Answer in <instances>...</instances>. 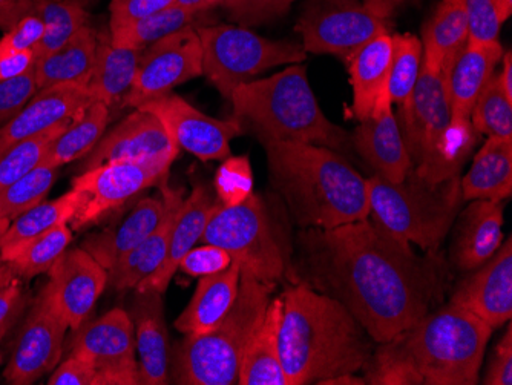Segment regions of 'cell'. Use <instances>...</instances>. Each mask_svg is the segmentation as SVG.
Instances as JSON below:
<instances>
[{
	"mask_svg": "<svg viewBox=\"0 0 512 385\" xmlns=\"http://www.w3.org/2000/svg\"><path fill=\"white\" fill-rule=\"evenodd\" d=\"M296 277L344 304L375 343H387L431 312L440 272L375 221L302 229Z\"/></svg>",
	"mask_w": 512,
	"mask_h": 385,
	"instance_id": "obj_1",
	"label": "cell"
},
{
	"mask_svg": "<svg viewBox=\"0 0 512 385\" xmlns=\"http://www.w3.org/2000/svg\"><path fill=\"white\" fill-rule=\"evenodd\" d=\"M491 329L479 316L450 301L379 344L365 364L373 385H474Z\"/></svg>",
	"mask_w": 512,
	"mask_h": 385,
	"instance_id": "obj_2",
	"label": "cell"
},
{
	"mask_svg": "<svg viewBox=\"0 0 512 385\" xmlns=\"http://www.w3.org/2000/svg\"><path fill=\"white\" fill-rule=\"evenodd\" d=\"M281 301L279 361L287 385L319 384L364 369L375 341L344 304L302 281L290 284Z\"/></svg>",
	"mask_w": 512,
	"mask_h": 385,
	"instance_id": "obj_3",
	"label": "cell"
},
{
	"mask_svg": "<svg viewBox=\"0 0 512 385\" xmlns=\"http://www.w3.org/2000/svg\"><path fill=\"white\" fill-rule=\"evenodd\" d=\"M270 183L302 229H333L370 215L367 180L339 152L299 142H261Z\"/></svg>",
	"mask_w": 512,
	"mask_h": 385,
	"instance_id": "obj_4",
	"label": "cell"
},
{
	"mask_svg": "<svg viewBox=\"0 0 512 385\" xmlns=\"http://www.w3.org/2000/svg\"><path fill=\"white\" fill-rule=\"evenodd\" d=\"M241 129L253 132L258 142H299L347 151L352 143L344 129L322 112L306 66H289L283 73L241 83L229 97Z\"/></svg>",
	"mask_w": 512,
	"mask_h": 385,
	"instance_id": "obj_5",
	"label": "cell"
},
{
	"mask_svg": "<svg viewBox=\"0 0 512 385\" xmlns=\"http://www.w3.org/2000/svg\"><path fill=\"white\" fill-rule=\"evenodd\" d=\"M370 215L391 237L436 254L463 205L460 175L431 185L411 169L399 183L379 175L367 180Z\"/></svg>",
	"mask_w": 512,
	"mask_h": 385,
	"instance_id": "obj_6",
	"label": "cell"
},
{
	"mask_svg": "<svg viewBox=\"0 0 512 385\" xmlns=\"http://www.w3.org/2000/svg\"><path fill=\"white\" fill-rule=\"evenodd\" d=\"M275 286L241 274L237 300L221 323L203 335H186L175 350L174 381L184 385L238 384L244 350L264 318Z\"/></svg>",
	"mask_w": 512,
	"mask_h": 385,
	"instance_id": "obj_7",
	"label": "cell"
},
{
	"mask_svg": "<svg viewBox=\"0 0 512 385\" xmlns=\"http://www.w3.org/2000/svg\"><path fill=\"white\" fill-rule=\"evenodd\" d=\"M203 243L215 244L240 264L241 274L263 283H299L292 247L260 194L235 206H218L207 221Z\"/></svg>",
	"mask_w": 512,
	"mask_h": 385,
	"instance_id": "obj_8",
	"label": "cell"
},
{
	"mask_svg": "<svg viewBox=\"0 0 512 385\" xmlns=\"http://www.w3.org/2000/svg\"><path fill=\"white\" fill-rule=\"evenodd\" d=\"M197 33L203 50V76L227 100L241 83L283 63L304 62L307 57L299 43L269 40L246 27L212 25L197 27Z\"/></svg>",
	"mask_w": 512,
	"mask_h": 385,
	"instance_id": "obj_9",
	"label": "cell"
},
{
	"mask_svg": "<svg viewBox=\"0 0 512 385\" xmlns=\"http://www.w3.org/2000/svg\"><path fill=\"white\" fill-rule=\"evenodd\" d=\"M171 166L168 160H117L80 172L73 180V189L79 192V208L69 223L76 231L96 224L126 201L168 178Z\"/></svg>",
	"mask_w": 512,
	"mask_h": 385,
	"instance_id": "obj_10",
	"label": "cell"
},
{
	"mask_svg": "<svg viewBox=\"0 0 512 385\" xmlns=\"http://www.w3.org/2000/svg\"><path fill=\"white\" fill-rule=\"evenodd\" d=\"M295 28L306 53L342 60L378 34L388 33L387 20L368 13L361 0H309Z\"/></svg>",
	"mask_w": 512,
	"mask_h": 385,
	"instance_id": "obj_11",
	"label": "cell"
},
{
	"mask_svg": "<svg viewBox=\"0 0 512 385\" xmlns=\"http://www.w3.org/2000/svg\"><path fill=\"white\" fill-rule=\"evenodd\" d=\"M200 76H203L200 36L197 28H183L143 50L134 83L120 106L140 108Z\"/></svg>",
	"mask_w": 512,
	"mask_h": 385,
	"instance_id": "obj_12",
	"label": "cell"
},
{
	"mask_svg": "<svg viewBox=\"0 0 512 385\" xmlns=\"http://www.w3.org/2000/svg\"><path fill=\"white\" fill-rule=\"evenodd\" d=\"M71 355L96 367L94 385H140L134 323L126 310L112 309L99 320L83 323L76 330Z\"/></svg>",
	"mask_w": 512,
	"mask_h": 385,
	"instance_id": "obj_13",
	"label": "cell"
},
{
	"mask_svg": "<svg viewBox=\"0 0 512 385\" xmlns=\"http://www.w3.org/2000/svg\"><path fill=\"white\" fill-rule=\"evenodd\" d=\"M66 321L43 287L20 330L10 361L4 370L8 384L30 385L53 372L62 359Z\"/></svg>",
	"mask_w": 512,
	"mask_h": 385,
	"instance_id": "obj_14",
	"label": "cell"
},
{
	"mask_svg": "<svg viewBox=\"0 0 512 385\" xmlns=\"http://www.w3.org/2000/svg\"><path fill=\"white\" fill-rule=\"evenodd\" d=\"M152 112L168 131L174 145L200 158L201 162L221 160L230 155V140L243 134L235 119L218 120L169 93L140 106Z\"/></svg>",
	"mask_w": 512,
	"mask_h": 385,
	"instance_id": "obj_15",
	"label": "cell"
},
{
	"mask_svg": "<svg viewBox=\"0 0 512 385\" xmlns=\"http://www.w3.org/2000/svg\"><path fill=\"white\" fill-rule=\"evenodd\" d=\"M48 274L46 289L54 307L69 329L76 332L108 286V270L83 247H76L66 249Z\"/></svg>",
	"mask_w": 512,
	"mask_h": 385,
	"instance_id": "obj_16",
	"label": "cell"
},
{
	"mask_svg": "<svg viewBox=\"0 0 512 385\" xmlns=\"http://www.w3.org/2000/svg\"><path fill=\"white\" fill-rule=\"evenodd\" d=\"M178 152L180 149L172 142L163 123L152 112L134 108V112L103 135L96 148L83 157L82 171L117 160H168L174 163Z\"/></svg>",
	"mask_w": 512,
	"mask_h": 385,
	"instance_id": "obj_17",
	"label": "cell"
},
{
	"mask_svg": "<svg viewBox=\"0 0 512 385\" xmlns=\"http://www.w3.org/2000/svg\"><path fill=\"white\" fill-rule=\"evenodd\" d=\"M399 117V126L414 166L453 120L444 71L422 59L413 96L404 109H399Z\"/></svg>",
	"mask_w": 512,
	"mask_h": 385,
	"instance_id": "obj_18",
	"label": "cell"
},
{
	"mask_svg": "<svg viewBox=\"0 0 512 385\" xmlns=\"http://www.w3.org/2000/svg\"><path fill=\"white\" fill-rule=\"evenodd\" d=\"M463 280L451 301L499 329L512 316V240L506 238L490 260Z\"/></svg>",
	"mask_w": 512,
	"mask_h": 385,
	"instance_id": "obj_19",
	"label": "cell"
},
{
	"mask_svg": "<svg viewBox=\"0 0 512 385\" xmlns=\"http://www.w3.org/2000/svg\"><path fill=\"white\" fill-rule=\"evenodd\" d=\"M96 102L88 85L82 83H60L39 89L14 119L0 128V152L60 123L74 122Z\"/></svg>",
	"mask_w": 512,
	"mask_h": 385,
	"instance_id": "obj_20",
	"label": "cell"
},
{
	"mask_svg": "<svg viewBox=\"0 0 512 385\" xmlns=\"http://www.w3.org/2000/svg\"><path fill=\"white\" fill-rule=\"evenodd\" d=\"M353 146L376 175L399 183L414 168L398 119L393 114L388 89L382 94L375 112L353 132Z\"/></svg>",
	"mask_w": 512,
	"mask_h": 385,
	"instance_id": "obj_21",
	"label": "cell"
},
{
	"mask_svg": "<svg viewBox=\"0 0 512 385\" xmlns=\"http://www.w3.org/2000/svg\"><path fill=\"white\" fill-rule=\"evenodd\" d=\"M161 297L155 290H137L132 306L140 385L169 382V336Z\"/></svg>",
	"mask_w": 512,
	"mask_h": 385,
	"instance_id": "obj_22",
	"label": "cell"
},
{
	"mask_svg": "<svg viewBox=\"0 0 512 385\" xmlns=\"http://www.w3.org/2000/svg\"><path fill=\"white\" fill-rule=\"evenodd\" d=\"M168 178L160 181L161 197L165 201V214L157 228L129 251L119 263L108 270V284L115 290L137 289L146 278L157 272L168 255L172 228L183 206V189L169 188Z\"/></svg>",
	"mask_w": 512,
	"mask_h": 385,
	"instance_id": "obj_23",
	"label": "cell"
},
{
	"mask_svg": "<svg viewBox=\"0 0 512 385\" xmlns=\"http://www.w3.org/2000/svg\"><path fill=\"white\" fill-rule=\"evenodd\" d=\"M503 206L490 200H473L460 214L454 229L451 261L457 269L473 272L490 260L503 243Z\"/></svg>",
	"mask_w": 512,
	"mask_h": 385,
	"instance_id": "obj_24",
	"label": "cell"
},
{
	"mask_svg": "<svg viewBox=\"0 0 512 385\" xmlns=\"http://www.w3.org/2000/svg\"><path fill=\"white\" fill-rule=\"evenodd\" d=\"M218 206L220 203H218L214 192L201 183L198 185L195 183L191 195L184 198L180 214L175 220L165 261L158 267L155 274L146 278L135 290H155L161 295L166 292L172 277L180 266V261L201 240L207 221L217 211Z\"/></svg>",
	"mask_w": 512,
	"mask_h": 385,
	"instance_id": "obj_25",
	"label": "cell"
},
{
	"mask_svg": "<svg viewBox=\"0 0 512 385\" xmlns=\"http://www.w3.org/2000/svg\"><path fill=\"white\" fill-rule=\"evenodd\" d=\"M502 57L503 48L499 40L490 43L467 42L456 54L445 73L453 117L470 119L477 99L493 79L494 70Z\"/></svg>",
	"mask_w": 512,
	"mask_h": 385,
	"instance_id": "obj_26",
	"label": "cell"
},
{
	"mask_svg": "<svg viewBox=\"0 0 512 385\" xmlns=\"http://www.w3.org/2000/svg\"><path fill=\"white\" fill-rule=\"evenodd\" d=\"M165 214L163 197H145L135 203L128 215L99 234L89 235L82 247L106 270H111L129 251L142 243Z\"/></svg>",
	"mask_w": 512,
	"mask_h": 385,
	"instance_id": "obj_27",
	"label": "cell"
},
{
	"mask_svg": "<svg viewBox=\"0 0 512 385\" xmlns=\"http://www.w3.org/2000/svg\"><path fill=\"white\" fill-rule=\"evenodd\" d=\"M393 36L378 34L345 60L353 86L352 114L359 122L375 112L382 94L388 89Z\"/></svg>",
	"mask_w": 512,
	"mask_h": 385,
	"instance_id": "obj_28",
	"label": "cell"
},
{
	"mask_svg": "<svg viewBox=\"0 0 512 385\" xmlns=\"http://www.w3.org/2000/svg\"><path fill=\"white\" fill-rule=\"evenodd\" d=\"M240 281V264L235 261L218 274L201 278L191 303L175 321V329L184 335H203L214 329L234 306Z\"/></svg>",
	"mask_w": 512,
	"mask_h": 385,
	"instance_id": "obj_29",
	"label": "cell"
},
{
	"mask_svg": "<svg viewBox=\"0 0 512 385\" xmlns=\"http://www.w3.org/2000/svg\"><path fill=\"white\" fill-rule=\"evenodd\" d=\"M283 301L281 297L270 300L260 326L250 336L241 358L238 384L287 385L279 361V323Z\"/></svg>",
	"mask_w": 512,
	"mask_h": 385,
	"instance_id": "obj_30",
	"label": "cell"
},
{
	"mask_svg": "<svg viewBox=\"0 0 512 385\" xmlns=\"http://www.w3.org/2000/svg\"><path fill=\"white\" fill-rule=\"evenodd\" d=\"M463 201L502 203L512 194V140L488 137L465 177H460Z\"/></svg>",
	"mask_w": 512,
	"mask_h": 385,
	"instance_id": "obj_31",
	"label": "cell"
},
{
	"mask_svg": "<svg viewBox=\"0 0 512 385\" xmlns=\"http://www.w3.org/2000/svg\"><path fill=\"white\" fill-rule=\"evenodd\" d=\"M99 33L85 25L54 53L34 62L39 89L60 83L88 85L96 63Z\"/></svg>",
	"mask_w": 512,
	"mask_h": 385,
	"instance_id": "obj_32",
	"label": "cell"
},
{
	"mask_svg": "<svg viewBox=\"0 0 512 385\" xmlns=\"http://www.w3.org/2000/svg\"><path fill=\"white\" fill-rule=\"evenodd\" d=\"M477 143L470 119L453 117L444 132L419 157L414 172L431 185L457 177Z\"/></svg>",
	"mask_w": 512,
	"mask_h": 385,
	"instance_id": "obj_33",
	"label": "cell"
},
{
	"mask_svg": "<svg viewBox=\"0 0 512 385\" xmlns=\"http://www.w3.org/2000/svg\"><path fill=\"white\" fill-rule=\"evenodd\" d=\"M424 60L447 73L456 54L468 42L465 0H440L433 17L422 28Z\"/></svg>",
	"mask_w": 512,
	"mask_h": 385,
	"instance_id": "obj_34",
	"label": "cell"
},
{
	"mask_svg": "<svg viewBox=\"0 0 512 385\" xmlns=\"http://www.w3.org/2000/svg\"><path fill=\"white\" fill-rule=\"evenodd\" d=\"M143 50L114 47L108 37L99 36L96 63L89 77L88 88L97 102L109 109L120 103L129 93L137 73Z\"/></svg>",
	"mask_w": 512,
	"mask_h": 385,
	"instance_id": "obj_35",
	"label": "cell"
},
{
	"mask_svg": "<svg viewBox=\"0 0 512 385\" xmlns=\"http://www.w3.org/2000/svg\"><path fill=\"white\" fill-rule=\"evenodd\" d=\"M79 192L71 191L56 200L45 201L23 212L11 221L10 228L0 240V261L8 263L13 260L25 244L45 232L51 231L59 224L69 223L79 208Z\"/></svg>",
	"mask_w": 512,
	"mask_h": 385,
	"instance_id": "obj_36",
	"label": "cell"
},
{
	"mask_svg": "<svg viewBox=\"0 0 512 385\" xmlns=\"http://www.w3.org/2000/svg\"><path fill=\"white\" fill-rule=\"evenodd\" d=\"M111 109L103 102L92 103L79 119L74 120L62 134L51 143L43 157L42 165L62 168L68 163L86 157L96 148L109 123Z\"/></svg>",
	"mask_w": 512,
	"mask_h": 385,
	"instance_id": "obj_37",
	"label": "cell"
},
{
	"mask_svg": "<svg viewBox=\"0 0 512 385\" xmlns=\"http://www.w3.org/2000/svg\"><path fill=\"white\" fill-rule=\"evenodd\" d=\"M198 14L174 4L165 10L142 17L119 28L109 30V42L114 47L145 50L152 43L165 39L183 28L192 27Z\"/></svg>",
	"mask_w": 512,
	"mask_h": 385,
	"instance_id": "obj_38",
	"label": "cell"
},
{
	"mask_svg": "<svg viewBox=\"0 0 512 385\" xmlns=\"http://www.w3.org/2000/svg\"><path fill=\"white\" fill-rule=\"evenodd\" d=\"M34 13L45 25V33L34 48V59H42L63 47L80 28L88 25V11L66 0H33Z\"/></svg>",
	"mask_w": 512,
	"mask_h": 385,
	"instance_id": "obj_39",
	"label": "cell"
},
{
	"mask_svg": "<svg viewBox=\"0 0 512 385\" xmlns=\"http://www.w3.org/2000/svg\"><path fill=\"white\" fill-rule=\"evenodd\" d=\"M71 241H73V231L68 223L59 224L51 231L25 244L19 254L7 264L17 278H25V280L48 274L51 267L65 254Z\"/></svg>",
	"mask_w": 512,
	"mask_h": 385,
	"instance_id": "obj_40",
	"label": "cell"
},
{
	"mask_svg": "<svg viewBox=\"0 0 512 385\" xmlns=\"http://www.w3.org/2000/svg\"><path fill=\"white\" fill-rule=\"evenodd\" d=\"M424 47L421 39L413 34H394L388 94L391 102L404 109L413 96L417 79L421 74Z\"/></svg>",
	"mask_w": 512,
	"mask_h": 385,
	"instance_id": "obj_41",
	"label": "cell"
},
{
	"mask_svg": "<svg viewBox=\"0 0 512 385\" xmlns=\"http://www.w3.org/2000/svg\"><path fill=\"white\" fill-rule=\"evenodd\" d=\"M73 122L60 123L0 152V191L27 175L42 163L51 143Z\"/></svg>",
	"mask_w": 512,
	"mask_h": 385,
	"instance_id": "obj_42",
	"label": "cell"
},
{
	"mask_svg": "<svg viewBox=\"0 0 512 385\" xmlns=\"http://www.w3.org/2000/svg\"><path fill=\"white\" fill-rule=\"evenodd\" d=\"M60 168L42 165L0 191V218H14L45 200L59 178Z\"/></svg>",
	"mask_w": 512,
	"mask_h": 385,
	"instance_id": "obj_43",
	"label": "cell"
},
{
	"mask_svg": "<svg viewBox=\"0 0 512 385\" xmlns=\"http://www.w3.org/2000/svg\"><path fill=\"white\" fill-rule=\"evenodd\" d=\"M470 120L480 134L512 140V102L503 94L497 76L483 89Z\"/></svg>",
	"mask_w": 512,
	"mask_h": 385,
	"instance_id": "obj_44",
	"label": "cell"
},
{
	"mask_svg": "<svg viewBox=\"0 0 512 385\" xmlns=\"http://www.w3.org/2000/svg\"><path fill=\"white\" fill-rule=\"evenodd\" d=\"M215 197L221 206L240 205L253 194V172L249 157L229 155L215 175Z\"/></svg>",
	"mask_w": 512,
	"mask_h": 385,
	"instance_id": "obj_45",
	"label": "cell"
},
{
	"mask_svg": "<svg viewBox=\"0 0 512 385\" xmlns=\"http://www.w3.org/2000/svg\"><path fill=\"white\" fill-rule=\"evenodd\" d=\"M468 13V42L490 43L499 40L505 22L497 0H465Z\"/></svg>",
	"mask_w": 512,
	"mask_h": 385,
	"instance_id": "obj_46",
	"label": "cell"
},
{
	"mask_svg": "<svg viewBox=\"0 0 512 385\" xmlns=\"http://www.w3.org/2000/svg\"><path fill=\"white\" fill-rule=\"evenodd\" d=\"M39 91L34 65L31 70L14 79L0 80V128L22 111Z\"/></svg>",
	"mask_w": 512,
	"mask_h": 385,
	"instance_id": "obj_47",
	"label": "cell"
},
{
	"mask_svg": "<svg viewBox=\"0 0 512 385\" xmlns=\"http://www.w3.org/2000/svg\"><path fill=\"white\" fill-rule=\"evenodd\" d=\"M295 0H224L230 19L241 27L261 25L284 16Z\"/></svg>",
	"mask_w": 512,
	"mask_h": 385,
	"instance_id": "obj_48",
	"label": "cell"
},
{
	"mask_svg": "<svg viewBox=\"0 0 512 385\" xmlns=\"http://www.w3.org/2000/svg\"><path fill=\"white\" fill-rule=\"evenodd\" d=\"M232 264V258L221 247L204 243L200 247H192L180 261L178 269L183 270L189 277L203 278L207 275L218 274Z\"/></svg>",
	"mask_w": 512,
	"mask_h": 385,
	"instance_id": "obj_49",
	"label": "cell"
},
{
	"mask_svg": "<svg viewBox=\"0 0 512 385\" xmlns=\"http://www.w3.org/2000/svg\"><path fill=\"white\" fill-rule=\"evenodd\" d=\"M43 33H45V25L40 17L34 11L27 14L13 28L5 31L4 37L0 39V56L34 51L42 40Z\"/></svg>",
	"mask_w": 512,
	"mask_h": 385,
	"instance_id": "obj_50",
	"label": "cell"
},
{
	"mask_svg": "<svg viewBox=\"0 0 512 385\" xmlns=\"http://www.w3.org/2000/svg\"><path fill=\"white\" fill-rule=\"evenodd\" d=\"M174 4L175 0H112L109 5V11H111L109 30L122 27L142 17L151 16Z\"/></svg>",
	"mask_w": 512,
	"mask_h": 385,
	"instance_id": "obj_51",
	"label": "cell"
},
{
	"mask_svg": "<svg viewBox=\"0 0 512 385\" xmlns=\"http://www.w3.org/2000/svg\"><path fill=\"white\" fill-rule=\"evenodd\" d=\"M97 370L88 359L82 356L69 355L62 364L53 370L50 376V385H94L96 384Z\"/></svg>",
	"mask_w": 512,
	"mask_h": 385,
	"instance_id": "obj_52",
	"label": "cell"
},
{
	"mask_svg": "<svg viewBox=\"0 0 512 385\" xmlns=\"http://www.w3.org/2000/svg\"><path fill=\"white\" fill-rule=\"evenodd\" d=\"M483 384L512 385V327L509 321L508 330L494 349L493 361L486 369Z\"/></svg>",
	"mask_w": 512,
	"mask_h": 385,
	"instance_id": "obj_53",
	"label": "cell"
},
{
	"mask_svg": "<svg viewBox=\"0 0 512 385\" xmlns=\"http://www.w3.org/2000/svg\"><path fill=\"white\" fill-rule=\"evenodd\" d=\"M22 309V284H20V278H14L7 286L0 287V338L5 335Z\"/></svg>",
	"mask_w": 512,
	"mask_h": 385,
	"instance_id": "obj_54",
	"label": "cell"
},
{
	"mask_svg": "<svg viewBox=\"0 0 512 385\" xmlns=\"http://www.w3.org/2000/svg\"><path fill=\"white\" fill-rule=\"evenodd\" d=\"M34 51H22V53L0 56V80L14 79L22 76L33 68Z\"/></svg>",
	"mask_w": 512,
	"mask_h": 385,
	"instance_id": "obj_55",
	"label": "cell"
},
{
	"mask_svg": "<svg viewBox=\"0 0 512 385\" xmlns=\"http://www.w3.org/2000/svg\"><path fill=\"white\" fill-rule=\"evenodd\" d=\"M33 11V0H0V30H10L22 17Z\"/></svg>",
	"mask_w": 512,
	"mask_h": 385,
	"instance_id": "obj_56",
	"label": "cell"
},
{
	"mask_svg": "<svg viewBox=\"0 0 512 385\" xmlns=\"http://www.w3.org/2000/svg\"><path fill=\"white\" fill-rule=\"evenodd\" d=\"M404 0H362L365 10L378 19L387 20Z\"/></svg>",
	"mask_w": 512,
	"mask_h": 385,
	"instance_id": "obj_57",
	"label": "cell"
},
{
	"mask_svg": "<svg viewBox=\"0 0 512 385\" xmlns=\"http://www.w3.org/2000/svg\"><path fill=\"white\" fill-rule=\"evenodd\" d=\"M503 70L502 73L497 76L499 80L500 88H502L503 94L508 97L512 102V53L503 54Z\"/></svg>",
	"mask_w": 512,
	"mask_h": 385,
	"instance_id": "obj_58",
	"label": "cell"
},
{
	"mask_svg": "<svg viewBox=\"0 0 512 385\" xmlns=\"http://www.w3.org/2000/svg\"><path fill=\"white\" fill-rule=\"evenodd\" d=\"M321 385H365L364 376L359 378L356 373H348V375L335 376V378L325 379V381L319 382Z\"/></svg>",
	"mask_w": 512,
	"mask_h": 385,
	"instance_id": "obj_59",
	"label": "cell"
},
{
	"mask_svg": "<svg viewBox=\"0 0 512 385\" xmlns=\"http://www.w3.org/2000/svg\"><path fill=\"white\" fill-rule=\"evenodd\" d=\"M14 278L17 277L13 270H11V267L8 266L7 263H2V261H0V287L7 286V284L11 283Z\"/></svg>",
	"mask_w": 512,
	"mask_h": 385,
	"instance_id": "obj_60",
	"label": "cell"
},
{
	"mask_svg": "<svg viewBox=\"0 0 512 385\" xmlns=\"http://www.w3.org/2000/svg\"><path fill=\"white\" fill-rule=\"evenodd\" d=\"M497 2H499L503 16H505V19H508L512 14V0H497Z\"/></svg>",
	"mask_w": 512,
	"mask_h": 385,
	"instance_id": "obj_61",
	"label": "cell"
},
{
	"mask_svg": "<svg viewBox=\"0 0 512 385\" xmlns=\"http://www.w3.org/2000/svg\"><path fill=\"white\" fill-rule=\"evenodd\" d=\"M10 224L11 220H8V218H0V240H2L5 232L8 231V228H10Z\"/></svg>",
	"mask_w": 512,
	"mask_h": 385,
	"instance_id": "obj_62",
	"label": "cell"
},
{
	"mask_svg": "<svg viewBox=\"0 0 512 385\" xmlns=\"http://www.w3.org/2000/svg\"><path fill=\"white\" fill-rule=\"evenodd\" d=\"M223 2L224 0H203L204 11L217 7V5L223 4Z\"/></svg>",
	"mask_w": 512,
	"mask_h": 385,
	"instance_id": "obj_63",
	"label": "cell"
},
{
	"mask_svg": "<svg viewBox=\"0 0 512 385\" xmlns=\"http://www.w3.org/2000/svg\"><path fill=\"white\" fill-rule=\"evenodd\" d=\"M66 2H73V4L80 5V7L86 8L89 5L94 4L97 0H66Z\"/></svg>",
	"mask_w": 512,
	"mask_h": 385,
	"instance_id": "obj_64",
	"label": "cell"
}]
</instances>
